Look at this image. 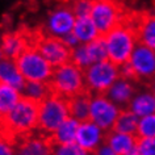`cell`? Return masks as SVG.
<instances>
[{
    "mask_svg": "<svg viewBox=\"0 0 155 155\" xmlns=\"http://www.w3.org/2000/svg\"><path fill=\"white\" fill-rule=\"evenodd\" d=\"M51 94L50 86L48 82H32V80H25V84L21 90V96L25 97L42 101Z\"/></svg>",
    "mask_w": 155,
    "mask_h": 155,
    "instance_id": "cell-24",
    "label": "cell"
},
{
    "mask_svg": "<svg viewBox=\"0 0 155 155\" xmlns=\"http://www.w3.org/2000/svg\"><path fill=\"white\" fill-rule=\"evenodd\" d=\"M30 32L32 29L21 28L13 32H5L0 38V46L3 55L8 59H16L24 50L30 46Z\"/></svg>",
    "mask_w": 155,
    "mask_h": 155,
    "instance_id": "cell-14",
    "label": "cell"
},
{
    "mask_svg": "<svg viewBox=\"0 0 155 155\" xmlns=\"http://www.w3.org/2000/svg\"><path fill=\"white\" fill-rule=\"evenodd\" d=\"M87 45V50L88 54H90V59L92 63H96V62L108 59V54H107V48H105V42H104L103 36L99 37L97 40L88 42Z\"/></svg>",
    "mask_w": 155,
    "mask_h": 155,
    "instance_id": "cell-26",
    "label": "cell"
},
{
    "mask_svg": "<svg viewBox=\"0 0 155 155\" xmlns=\"http://www.w3.org/2000/svg\"><path fill=\"white\" fill-rule=\"evenodd\" d=\"M51 146L49 135L42 134L37 129L20 135L15 141L16 155H50Z\"/></svg>",
    "mask_w": 155,
    "mask_h": 155,
    "instance_id": "cell-11",
    "label": "cell"
},
{
    "mask_svg": "<svg viewBox=\"0 0 155 155\" xmlns=\"http://www.w3.org/2000/svg\"><path fill=\"white\" fill-rule=\"evenodd\" d=\"M92 155H118V154L116 153V151L112 149V147L108 145L107 142H104L103 145H100L97 149L95 150V153Z\"/></svg>",
    "mask_w": 155,
    "mask_h": 155,
    "instance_id": "cell-33",
    "label": "cell"
},
{
    "mask_svg": "<svg viewBox=\"0 0 155 155\" xmlns=\"http://www.w3.org/2000/svg\"><path fill=\"white\" fill-rule=\"evenodd\" d=\"M67 117H70L68 100L51 92L40 103L37 130L50 137Z\"/></svg>",
    "mask_w": 155,
    "mask_h": 155,
    "instance_id": "cell-4",
    "label": "cell"
},
{
    "mask_svg": "<svg viewBox=\"0 0 155 155\" xmlns=\"http://www.w3.org/2000/svg\"><path fill=\"white\" fill-rule=\"evenodd\" d=\"M138 138L143 137H155V113L147 114L145 117H141L138 121V129H137Z\"/></svg>",
    "mask_w": 155,
    "mask_h": 155,
    "instance_id": "cell-28",
    "label": "cell"
},
{
    "mask_svg": "<svg viewBox=\"0 0 155 155\" xmlns=\"http://www.w3.org/2000/svg\"><path fill=\"white\" fill-rule=\"evenodd\" d=\"M71 9L74 11L76 17L90 16L92 9V0H74Z\"/></svg>",
    "mask_w": 155,
    "mask_h": 155,
    "instance_id": "cell-29",
    "label": "cell"
},
{
    "mask_svg": "<svg viewBox=\"0 0 155 155\" xmlns=\"http://www.w3.org/2000/svg\"><path fill=\"white\" fill-rule=\"evenodd\" d=\"M138 137L135 134H127L117 130H110L107 133L105 142L113 149L118 155H126L137 146Z\"/></svg>",
    "mask_w": 155,
    "mask_h": 155,
    "instance_id": "cell-17",
    "label": "cell"
},
{
    "mask_svg": "<svg viewBox=\"0 0 155 155\" xmlns=\"http://www.w3.org/2000/svg\"><path fill=\"white\" fill-rule=\"evenodd\" d=\"M137 149L142 155H155V137H143L137 139Z\"/></svg>",
    "mask_w": 155,
    "mask_h": 155,
    "instance_id": "cell-30",
    "label": "cell"
},
{
    "mask_svg": "<svg viewBox=\"0 0 155 155\" xmlns=\"http://www.w3.org/2000/svg\"><path fill=\"white\" fill-rule=\"evenodd\" d=\"M120 78V66L109 59H104L84 70L86 91L94 94H105L112 84Z\"/></svg>",
    "mask_w": 155,
    "mask_h": 155,
    "instance_id": "cell-7",
    "label": "cell"
},
{
    "mask_svg": "<svg viewBox=\"0 0 155 155\" xmlns=\"http://www.w3.org/2000/svg\"><path fill=\"white\" fill-rule=\"evenodd\" d=\"M117 104H114L105 94H94L91 95L90 101V120L99 125L101 129L108 131L113 130L116 120H117L120 112Z\"/></svg>",
    "mask_w": 155,
    "mask_h": 155,
    "instance_id": "cell-8",
    "label": "cell"
},
{
    "mask_svg": "<svg viewBox=\"0 0 155 155\" xmlns=\"http://www.w3.org/2000/svg\"><path fill=\"white\" fill-rule=\"evenodd\" d=\"M127 62L133 67L135 78L138 79L155 78V50L138 42Z\"/></svg>",
    "mask_w": 155,
    "mask_h": 155,
    "instance_id": "cell-12",
    "label": "cell"
},
{
    "mask_svg": "<svg viewBox=\"0 0 155 155\" xmlns=\"http://www.w3.org/2000/svg\"><path fill=\"white\" fill-rule=\"evenodd\" d=\"M76 16L74 13V11L71 9V5L61 4L55 7L49 13L46 24L42 29L50 36L62 38L66 34L72 32Z\"/></svg>",
    "mask_w": 155,
    "mask_h": 155,
    "instance_id": "cell-10",
    "label": "cell"
},
{
    "mask_svg": "<svg viewBox=\"0 0 155 155\" xmlns=\"http://www.w3.org/2000/svg\"><path fill=\"white\" fill-rule=\"evenodd\" d=\"M120 76L125 78V79H129V80H133L135 78L134 70L130 66L129 62H126V63H124V64L120 66Z\"/></svg>",
    "mask_w": 155,
    "mask_h": 155,
    "instance_id": "cell-32",
    "label": "cell"
},
{
    "mask_svg": "<svg viewBox=\"0 0 155 155\" xmlns=\"http://www.w3.org/2000/svg\"><path fill=\"white\" fill-rule=\"evenodd\" d=\"M105 138L107 131L95 122H92L91 120H87L79 124L75 142L92 155L100 145L105 142Z\"/></svg>",
    "mask_w": 155,
    "mask_h": 155,
    "instance_id": "cell-13",
    "label": "cell"
},
{
    "mask_svg": "<svg viewBox=\"0 0 155 155\" xmlns=\"http://www.w3.org/2000/svg\"><path fill=\"white\" fill-rule=\"evenodd\" d=\"M79 121L74 117H67L57 130L50 135V141L53 145H62V143H72L76 139L78 127H79Z\"/></svg>",
    "mask_w": 155,
    "mask_h": 155,
    "instance_id": "cell-19",
    "label": "cell"
},
{
    "mask_svg": "<svg viewBox=\"0 0 155 155\" xmlns=\"http://www.w3.org/2000/svg\"><path fill=\"white\" fill-rule=\"evenodd\" d=\"M0 155H16L15 143L0 134Z\"/></svg>",
    "mask_w": 155,
    "mask_h": 155,
    "instance_id": "cell-31",
    "label": "cell"
},
{
    "mask_svg": "<svg viewBox=\"0 0 155 155\" xmlns=\"http://www.w3.org/2000/svg\"><path fill=\"white\" fill-rule=\"evenodd\" d=\"M18 71L25 80L32 82H49L53 75L54 67L45 59V57L34 48L28 46L16 59Z\"/></svg>",
    "mask_w": 155,
    "mask_h": 155,
    "instance_id": "cell-6",
    "label": "cell"
},
{
    "mask_svg": "<svg viewBox=\"0 0 155 155\" xmlns=\"http://www.w3.org/2000/svg\"><path fill=\"white\" fill-rule=\"evenodd\" d=\"M126 155H142V153H141V151H139V150L137 149V146H135L134 149L131 150V151H129V153H127Z\"/></svg>",
    "mask_w": 155,
    "mask_h": 155,
    "instance_id": "cell-35",
    "label": "cell"
},
{
    "mask_svg": "<svg viewBox=\"0 0 155 155\" xmlns=\"http://www.w3.org/2000/svg\"><path fill=\"white\" fill-rule=\"evenodd\" d=\"M4 58V55H3V50H2V46H0V61Z\"/></svg>",
    "mask_w": 155,
    "mask_h": 155,
    "instance_id": "cell-37",
    "label": "cell"
},
{
    "mask_svg": "<svg viewBox=\"0 0 155 155\" xmlns=\"http://www.w3.org/2000/svg\"><path fill=\"white\" fill-rule=\"evenodd\" d=\"M21 97V92L9 84L0 82V121L11 112Z\"/></svg>",
    "mask_w": 155,
    "mask_h": 155,
    "instance_id": "cell-22",
    "label": "cell"
},
{
    "mask_svg": "<svg viewBox=\"0 0 155 155\" xmlns=\"http://www.w3.org/2000/svg\"><path fill=\"white\" fill-rule=\"evenodd\" d=\"M50 155H91L83 147H80L76 142L53 145L50 150Z\"/></svg>",
    "mask_w": 155,
    "mask_h": 155,
    "instance_id": "cell-27",
    "label": "cell"
},
{
    "mask_svg": "<svg viewBox=\"0 0 155 155\" xmlns=\"http://www.w3.org/2000/svg\"><path fill=\"white\" fill-rule=\"evenodd\" d=\"M126 108L138 118L145 117L147 114H153L155 113V96L151 90L138 91L134 94L133 99L130 100Z\"/></svg>",
    "mask_w": 155,
    "mask_h": 155,
    "instance_id": "cell-16",
    "label": "cell"
},
{
    "mask_svg": "<svg viewBox=\"0 0 155 155\" xmlns=\"http://www.w3.org/2000/svg\"><path fill=\"white\" fill-rule=\"evenodd\" d=\"M90 101L91 94L87 91L78 94L74 97L68 99V110L70 116L76 118L79 122L90 120Z\"/></svg>",
    "mask_w": 155,
    "mask_h": 155,
    "instance_id": "cell-21",
    "label": "cell"
},
{
    "mask_svg": "<svg viewBox=\"0 0 155 155\" xmlns=\"http://www.w3.org/2000/svg\"><path fill=\"white\" fill-rule=\"evenodd\" d=\"M105 42L108 59L121 66L129 61L134 48L138 44L137 28L131 24L121 22L103 36Z\"/></svg>",
    "mask_w": 155,
    "mask_h": 155,
    "instance_id": "cell-2",
    "label": "cell"
},
{
    "mask_svg": "<svg viewBox=\"0 0 155 155\" xmlns=\"http://www.w3.org/2000/svg\"><path fill=\"white\" fill-rule=\"evenodd\" d=\"M0 82L9 84V86L15 87L16 90L21 92L22 87L25 84V79L22 78L21 72L18 71L15 59L3 58L0 61Z\"/></svg>",
    "mask_w": 155,
    "mask_h": 155,
    "instance_id": "cell-18",
    "label": "cell"
},
{
    "mask_svg": "<svg viewBox=\"0 0 155 155\" xmlns=\"http://www.w3.org/2000/svg\"><path fill=\"white\" fill-rule=\"evenodd\" d=\"M62 40H63V42L68 46L70 49L76 48V46L80 44L79 40H78L76 36H75V34H74L72 32H71V33H68V34H66V36H63V37H62Z\"/></svg>",
    "mask_w": 155,
    "mask_h": 155,
    "instance_id": "cell-34",
    "label": "cell"
},
{
    "mask_svg": "<svg viewBox=\"0 0 155 155\" xmlns=\"http://www.w3.org/2000/svg\"><path fill=\"white\" fill-rule=\"evenodd\" d=\"M30 45L34 46L53 67L67 63L71 59V49L59 37L50 36L44 29H32Z\"/></svg>",
    "mask_w": 155,
    "mask_h": 155,
    "instance_id": "cell-5",
    "label": "cell"
},
{
    "mask_svg": "<svg viewBox=\"0 0 155 155\" xmlns=\"http://www.w3.org/2000/svg\"><path fill=\"white\" fill-rule=\"evenodd\" d=\"M38 110L40 101L21 96L16 105L0 121V134L15 143L20 135L36 130Z\"/></svg>",
    "mask_w": 155,
    "mask_h": 155,
    "instance_id": "cell-1",
    "label": "cell"
},
{
    "mask_svg": "<svg viewBox=\"0 0 155 155\" xmlns=\"http://www.w3.org/2000/svg\"><path fill=\"white\" fill-rule=\"evenodd\" d=\"M91 18L94 20L100 36L121 24L122 13L116 0H92Z\"/></svg>",
    "mask_w": 155,
    "mask_h": 155,
    "instance_id": "cell-9",
    "label": "cell"
},
{
    "mask_svg": "<svg viewBox=\"0 0 155 155\" xmlns=\"http://www.w3.org/2000/svg\"><path fill=\"white\" fill-rule=\"evenodd\" d=\"M48 83L53 94L68 100L86 91L84 70L70 61L62 66L54 67L53 75Z\"/></svg>",
    "mask_w": 155,
    "mask_h": 155,
    "instance_id": "cell-3",
    "label": "cell"
},
{
    "mask_svg": "<svg viewBox=\"0 0 155 155\" xmlns=\"http://www.w3.org/2000/svg\"><path fill=\"white\" fill-rule=\"evenodd\" d=\"M135 92L137 91H135V86L133 84V82L120 76L118 79L108 88L105 95L114 104H117L120 108H124V107H127V104L133 99Z\"/></svg>",
    "mask_w": 155,
    "mask_h": 155,
    "instance_id": "cell-15",
    "label": "cell"
},
{
    "mask_svg": "<svg viewBox=\"0 0 155 155\" xmlns=\"http://www.w3.org/2000/svg\"><path fill=\"white\" fill-rule=\"evenodd\" d=\"M151 92H153L154 96H155V78H154V80H153V84H151Z\"/></svg>",
    "mask_w": 155,
    "mask_h": 155,
    "instance_id": "cell-36",
    "label": "cell"
},
{
    "mask_svg": "<svg viewBox=\"0 0 155 155\" xmlns=\"http://www.w3.org/2000/svg\"><path fill=\"white\" fill-rule=\"evenodd\" d=\"M138 121L139 118L135 114L131 113L127 108L126 109H121L117 120H116L113 129L117 131H122V133H127V134H137Z\"/></svg>",
    "mask_w": 155,
    "mask_h": 155,
    "instance_id": "cell-25",
    "label": "cell"
},
{
    "mask_svg": "<svg viewBox=\"0 0 155 155\" xmlns=\"http://www.w3.org/2000/svg\"><path fill=\"white\" fill-rule=\"evenodd\" d=\"M138 42L155 50V16L149 15L139 21L137 26Z\"/></svg>",
    "mask_w": 155,
    "mask_h": 155,
    "instance_id": "cell-23",
    "label": "cell"
},
{
    "mask_svg": "<svg viewBox=\"0 0 155 155\" xmlns=\"http://www.w3.org/2000/svg\"><path fill=\"white\" fill-rule=\"evenodd\" d=\"M72 33L76 36L80 44H88V42H92L97 40L99 37H101L91 16L76 17Z\"/></svg>",
    "mask_w": 155,
    "mask_h": 155,
    "instance_id": "cell-20",
    "label": "cell"
}]
</instances>
